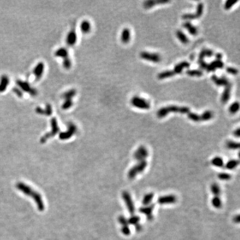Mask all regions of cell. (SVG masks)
<instances>
[{
    "instance_id": "cell-15",
    "label": "cell",
    "mask_w": 240,
    "mask_h": 240,
    "mask_svg": "<svg viewBox=\"0 0 240 240\" xmlns=\"http://www.w3.org/2000/svg\"><path fill=\"white\" fill-rule=\"evenodd\" d=\"M224 66V63L221 60H214L210 64H208L206 70L207 72H214L217 68H222Z\"/></svg>"
},
{
    "instance_id": "cell-20",
    "label": "cell",
    "mask_w": 240,
    "mask_h": 240,
    "mask_svg": "<svg viewBox=\"0 0 240 240\" xmlns=\"http://www.w3.org/2000/svg\"><path fill=\"white\" fill-rule=\"evenodd\" d=\"M190 66V64L189 63V62L187 61H183V62H181L177 64L174 67L173 71H174V73L175 74H180L182 73V70L184 68H188Z\"/></svg>"
},
{
    "instance_id": "cell-17",
    "label": "cell",
    "mask_w": 240,
    "mask_h": 240,
    "mask_svg": "<svg viewBox=\"0 0 240 240\" xmlns=\"http://www.w3.org/2000/svg\"><path fill=\"white\" fill-rule=\"evenodd\" d=\"M36 112L39 115H45L47 116H49L52 115V108L51 105L47 104L46 105L45 109L42 108L41 107H37L35 109Z\"/></svg>"
},
{
    "instance_id": "cell-5",
    "label": "cell",
    "mask_w": 240,
    "mask_h": 240,
    "mask_svg": "<svg viewBox=\"0 0 240 240\" xmlns=\"http://www.w3.org/2000/svg\"><path fill=\"white\" fill-rule=\"evenodd\" d=\"M131 104L134 107L142 110H148L150 105L147 101L138 96H134L131 100Z\"/></svg>"
},
{
    "instance_id": "cell-35",
    "label": "cell",
    "mask_w": 240,
    "mask_h": 240,
    "mask_svg": "<svg viewBox=\"0 0 240 240\" xmlns=\"http://www.w3.org/2000/svg\"><path fill=\"white\" fill-rule=\"evenodd\" d=\"M226 147L229 150H237L240 147V144L238 142L233 141H229L226 142Z\"/></svg>"
},
{
    "instance_id": "cell-25",
    "label": "cell",
    "mask_w": 240,
    "mask_h": 240,
    "mask_svg": "<svg viewBox=\"0 0 240 240\" xmlns=\"http://www.w3.org/2000/svg\"><path fill=\"white\" fill-rule=\"evenodd\" d=\"M77 91L74 89H70L63 93L62 98L65 100H72L74 96L76 95Z\"/></svg>"
},
{
    "instance_id": "cell-45",
    "label": "cell",
    "mask_w": 240,
    "mask_h": 240,
    "mask_svg": "<svg viewBox=\"0 0 240 240\" xmlns=\"http://www.w3.org/2000/svg\"><path fill=\"white\" fill-rule=\"evenodd\" d=\"M118 221L122 225V227L124 226H127L128 225V221L125 218V217H124L123 216H120L118 217Z\"/></svg>"
},
{
    "instance_id": "cell-7",
    "label": "cell",
    "mask_w": 240,
    "mask_h": 240,
    "mask_svg": "<svg viewBox=\"0 0 240 240\" xmlns=\"http://www.w3.org/2000/svg\"><path fill=\"white\" fill-rule=\"evenodd\" d=\"M148 156V151L147 148L144 146H141L133 154L134 159L138 162L146 160Z\"/></svg>"
},
{
    "instance_id": "cell-4",
    "label": "cell",
    "mask_w": 240,
    "mask_h": 240,
    "mask_svg": "<svg viewBox=\"0 0 240 240\" xmlns=\"http://www.w3.org/2000/svg\"><path fill=\"white\" fill-rule=\"evenodd\" d=\"M51 131L50 132H47L46 134H45L44 136L41 137L40 140L41 144H44L49 138H50L52 137L55 136L59 132V127L56 118L53 117L51 119Z\"/></svg>"
},
{
    "instance_id": "cell-32",
    "label": "cell",
    "mask_w": 240,
    "mask_h": 240,
    "mask_svg": "<svg viewBox=\"0 0 240 240\" xmlns=\"http://www.w3.org/2000/svg\"><path fill=\"white\" fill-rule=\"evenodd\" d=\"M211 191L214 196H220L221 194V188L220 186L216 183L212 184L211 186Z\"/></svg>"
},
{
    "instance_id": "cell-3",
    "label": "cell",
    "mask_w": 240,
    "mask_h": 240,
    "mask_svg": "<svg viewBox=\"0 0 240 240\" xmlns=\"http://www.w3.org/2000/svg\"><path fill=\"white\" fill-rule=\"evenodd\" d=\"M148 163L146 160L138 162L136 165L132 167L128 172V178L129 180H133L136 178L137 175L142 173L144 171L146 167L147 166Z\"/></svg>"
},
{
    "instance_id": "cell-12",
    "label": "cell",
    "mask_w": 240,
    "mask_h": 240,
    "mask_svg": "<svg viewBox=\"0 0 240 240\" xmlns=\"http://www.w3.org/2000/svg\"><path fill=\"white\" fill-rule=\"evenodd\" d=\"M77 41V35L74 29H71L66 38V42L68 46H74Z\"/></svg>"
},
{
    "instance_id": "cell-50",
    "label": "cell",
    "mask_w": 240,
    "mask_h": 240,
    "mask_svg": "<svg viewBox=\"0 0 240 240\" xmlns=\"http://www.w3.org/2000/svg\"><path fill=\"white\" fill-rule=\"evenodd\" d=\"M14 91H15V93L17 95V96H19V97H22V95H23V94H22V93H21V91L19 89H15Z\"/></svg>"
},
{
    "instance_id": "cell-18",
    "label": "cell",
    "mask_w": 240,
    "mask_h": 240,
    "mask_svg": "<svg viewBox=\"0 0 240 240\" xmlns=\"http://www.w3.org/2000/svg\"><path fill=\"white\" fill-rule=\"evenodd\" d=\"M225 87V89L224 90L223 92L222 93L221 96L222 102L223 104H225L226 102H227L229 100L232 85L230 83H229Z\"/></svg>"
},
{
    "instance_id": "cell-9",
    "label": "cell",
    "mask_w": 240,
    "mask_h": 240,
    "mask_svg": "<svg viewBox=\"0 0 240 240\" xmlns=\"http://www.w3.org/2000/svg\"><path fill=\"white\" fill-rule=\"evenodd\" d=\"M17 84L22 91L29 93L32 96H36L37 95V90L32 87L28 82L22 81L19 80L17 81Z\"/></svg>"
},
{
    "instance_id": "cell-39",
    "label": "cell",
    "mask_w": 240,
    "mask_h": 240,
    "mask_svg": "<svg viewBox=\"0 0 240 240\" xmlns=\"http://www.w3.org/2000/svg\"><path fill=\"white\" fill-rule=\"evenodd\" d=\"M73 104L74 102L72 100H65L62 105V108L64 110H68L73 106Z\"/></svg>"
},
{
    "instance_id": "cell-11",
    "label": "cell",
    "mask_w": 240,
    "mask_h": 240,
    "mask_svg": "<svg viewBox=\"0 0 240 240\" xmlns=\"http://www.w3.org/2000/svg\"><path fill=\"white\" fill-rule=\"evenodd\" d=\"M44 63L40 62L34 67L33 70V74L36 81H38L41 79L44 74Z\"/></svg>"
},
{
    "instance_id": "cell-13",
    "label": "cell",
    "mask_w": 240,
    "mask_h": 240,
    "mask_svg": "<svg viewBox=\"0 0 240 240\" xmlns=\"http://www.w3.org/2000/svg\"><path fill=\"white\" fill-rule=\"evenodd\" d=\"M176 201H177V197L174 195L161 196L157 199V202L162 205L174 204L176 203Z\"/></svg>"
},
{
    "instance_id": "cell-48",
    "label": "cell",
    "mask_w": 240,
    "mask_h": 240,
    "mask_svg": "<svg viewBox=\"0 0 240 240\" xmlns=\"http://www.w3.org/2000/svg\"><path fill=\"white\" fill-rule=\"evenodd\" d=\"M198 62H199V66L202 69H206V70L208 64L205 61H204V60H199Z\"/></svg>"
},
{
    "instance_id": "cell-43",
    "label": "cell",
    "mask_w": 240,
    "mask_h": 240,
    "mask_svg": "<svg viewBox=\"0 0 240 240\" xmlns=\"http://www.w3.org/2000/svg\"><path fill=\"white\" fill-rule=\"evenodd\" d=\"M128 223L132 225H135L136 223H138V222L140 221V217L134 215L133 214L132 216L130 217V218L127 220Z\"/></svg>"
},
{
    "instance_id": "cell-51",
    "label": "cell",
    "mask_w": 240,
    "mask_h": 240,
    "mask_svg": "<svg viewBox=\"0 0 240 240\" xmlns=\"http://www.w3.org/2000/svg\"><path fill=\"white\" fill-rule=\"evenodd\" d=\"M222 54L221 53H217L216 55V59H217V60H221L222 58Z\"/></svg>"
},
{
    "instance_id": "cell-52",
    "label": "cell",
    "mask_w": 240,
    "mask_h": 240,
    "mask_svg": "<svg viewBox=\"0 0 240 240\" xmlns=\"http://www.w3.org/2000/svg\"><path fill=\"white\" fill-rule=\"evenodd\" d=\"M234 221L236 222H237V223L239 222V221H240V216H239L238 214L235 217V218H234Z\"/></svg>"
},
{
    "instance_id": "cell-6",
    "label": "cell",
    "mask_w": 240,
    "mask_h": 240,
    "mask_svg": "<svg viewBox=\"0 0 240 240\" xmlns=\"http://www.w3.org/2000/svg\"><path fill=\"white\" fill-rule=\"evenodd\" d=\"M122 199L124 202H125L126 206L127 208V210L131 214H134L135 211V207L133 203L132 197L129 192L127 191H123L122 194Z\"/></svg>"
},
{
    "instance_id": "cell-46",
    "label": "cell",
    "mask_w": 240,
    "mask_h": 240,
    "mask_svg": "<svg viewBox=\"0 0 240 240\" xmlns=\"http://www.w3.org/2000/svg\"><path fill=\"white\" fill-rule=\"evenodd\" d=\"M226 71L229 74H233V75H236L237 74H238V71L237 68L232 67H228L226 68Z\"/></svg>"
},
{
    "instance_id": "cell-42",
    "label": "cell",
    "mask_w": 240,
    "mask_h": 240,
    "mask_svg": "<svg viewBox=\"0 0 240 240\" xmlns=\"http://www.w3.org/2000/svg\"><path fill=\"white\" fill-rule=\"evenodd\" d=\"M238 0H228L227 1L225 4V9L226 10H229L237 2Z\"/></svg>"
},
{
    "instance_id": "cell-31",
    "label": "cell",
    "mask_w": 240,
    "mask_h": 240,
    "mask_svg": "<svg viewBox=\"0 0 240 240\" xmlns=\"http://www.w3.org/2000/svg\"><path fill=\"white\" fill-rule=\"evenodd\" d=\"M211 203L213 207L217 209L221 208L222 206L221 199L220 196H214L211 200Z\"/></svg>"
},
{
    "instance_id": "cell-23",
    "label": "cell",
    "mask_w": 240,
    "mask_h": 240,
    "mask_svg": "<svg viewBox=\"0 0 240 240\" xmlns=\"http://www.w3.org/2000/svg\"><path fill=\"white\" fill-rule=\"evenodd\" d=\"M55 56L57 57H60L63 59L69 57L68 51L67 49L65 47H61L57 49L55 52Z\"/></svg>"
},
{
    "instance_id": "cell-36",
    "label": "cell",
    "mask_w": 240,
    "mask_h": 240,
    "mask_svg": "<svg viewBox=\"0 0 240 240\" xmlns=\"http://www.w3.org/2000/svg\"><path fill=\"white\" fill-rule=\"evenodd\" d=\"M188 118L192 121L195 122H199L201 121V115H198L193 112H189L187 115Z\"/></svg>"
},
{
    "instance_id": "cell-38",
    "label": "cell",
    "mask_w": 240,
    "mask_h": 240,
    "mask_svg": "<svg viewBox=\"0 0 240 240\" xmlns=\"http://www.w3.org/2000/svg\"><path fill=\"white\" fill-rule=\"evenodd\" d=\"M203 4L202 2H199L197 6L196 12L195 13L196 18L199 19L200 17L203 14Z\"/></svg>"
},
{
    "instance_id": "cell-29",
    "label": "cell",
    "mask_w": 240,
    "mask_h": 240,
    "mask_svg": "<svg viewBox=\"0 0 240 240\" xmlns=\"http://www.w3.org/2000/svg\"><path fill=\"white\" fill-rule=\"evenodd\" d=\"M175 75V74L173 70L165 71L159 73L157 76V77L159 80H163L167 78L171 77Z\"/></svg>"
},
{
    "instance_id": "cell-21",
    "label": "cell",
    "mask_w": 240,
    "mask_h": 240,
    "mask_svg": "<svg viewBox=\"0 0 240 240\" xmlns=\"http://www.w3.org/2000/svg\"><path fill=\"white\" fill-rule=\"evenodd\" d=\"M183 27L185 28V29L187 30L188 32L193 36H196L197 35V33H198L197 29L196 28V27L193 26L191 22H190L189 21L185 22V23H183Z\"/></svg>"
},
{
    "instance_id": "cell-28",
    "label": "cell",
    "mask_w": 240,
    "mask_h": 240,
    "mask_svg": "<svg viewBox=\"0 0 240 240\" xmlns=\"http://www.w3.org/2000/svg\"><path fill=\"white\" fill-rule=\"evenodd\" d=\"M211 164L213 166L219 168L223 167L225 165L223 159L220 157H215L214 159H212Z\"/></svg>"
},
{
    "instance_id": "cell-40",
    "label": "cell",
    "mask_w": 240,
    "mask_h": 240,
    "mask_svg": "<svg viewBox=\"0 0 240 240\" xmlns=\"http://www.w3.org/2000/svg\"><path fill=\"white\" fill-rule=\"evenodd\" d=\"M218 178L222 181H228L231 178V175L228 173L221 172L218 174Z\"/></svg>"
},
{
    "instance_id": "cell-8",
    "label": "cell",
    "mask_w": 240,
    "mask_h": 240,
    "mask_svg": "<svg viewBox=\"0 0 240 240\" xmlns=\"http://www.w3.org/2000/svg\"><path fill=\"white\" fill-rule=\"evenodd\" d=\"M77 131V127L73 123H69L67 126V130L65 132L60 133L59 138L60 140H66L69 139Z\"/></svg>"
},
{
    "instance_id": "cell-1",
    "label": "cell",
    "mask_w": 240,
    "mask_h": 240,
    "mask_svg": "<svg viewBox=\"0 0 240 240\" xmlns=\"http://www.w3.org/2000/svg\"><path fill=\"white\" fill-rule=\"evenodd\" d=\"M16 187L25 195L33 199L37 205V208L38 210L40 211H43L44 210L45 207L44 202L43 201L41 195L39 193L35 191L29 185H26L21 182H17L16 185Z\"/></svg>"
},
{
    "instance_id": "cell-16",
    "label": "cell",
    "mask_w": 240,
    "mask_h": 240,
    "mask_svg": "<svg viewBox=\"0 0 240 240\" xmlns=\"http://www.w3.org/2000/svg\"><path fill=\"white\" fill-rule=\"evenodd\" d=\"M170 1L169 0H148L144 2V7L146 9H149L153 8L156 5L167 4Z\"/></svg>"
},
{
    "instance_id": "cell-14",
    "label": "cell",
    "mask_w": 240,
    "mask_h": 240,
    "mask_svg": "<svg viewBox=\"0 0 240 240\" xmlns=\"http://www.w3.org/2000/svg\"><path fill=\"white\" fill-rule=\"evenodd\" d=\"M155 205L154 203H151L147 206H144V207H140L139 211L141 214H145L148 220H151L153 218V211L155 208Z\"/></svg>"
},
{
    "instance_id": "cell-44",
    "label": "cell",
    "mask_w": 240,
    "mask_h": 240,
    "mask_svg": "<svg viewBox=\"0 0 240 240\" xmlns=\"http://www.w3.org/2000/svg\"><path fill=\"white\" fill-rule=\"evenodd\" d=\"M182 17L185 20H193L197 19L195 14H185L182 15Z\"/></svg>"
},
{
    "instance_id": "cell-27",
    "label": "cell",
    "mask_w": 240,
    "mask_h": 240,
    "mask_svg": "<svg viewBox=\"0 0 240 240\" xmlns=\"http://www.w3.org/2000/svg\"><path fill=\"white\" fill-rule=\"evenodd\" d=\"M154 197V193L150 192L146 194L142 199V203L144 206H147L151 204L152 201Z\"/></svg>"
},
{
    "instance_id": "cell-24",
    "label": "cell",
    "mask_w": 240,
    "mask_h": 240,
    "mask_svg": "<svg viewBox=\"0 0 240 240\" xmlns=\"http://www.w3.org/2000/svg\"><path fill=\"white\" fill-rule=\"evenodd\" d=\"M80 29L82 33L85 34L89 33L91 30V23L87 20H84L81 23Z\"/></svg>"
},
{
    "instance_id": "cell-41",
    "label": "cell",
    "mask_w": 240,
    "mask_h": 240,
    "mask_svg": "<svg viewBox=\"0 0 240 240\" xmlns=\"http://www.w3.org/2000/svg\"><path fill=\"white\" fill-rule=\"evenodd\" d=\"M63 67L67 70L70 69L72 66V61L70 59V57H67L65 59H63L62 62Z\"/></svg>"
},
{
    "instance_id": "cell-37",
    "label": "cell",
    "mask_w": 240,
    "mask_h": 240,
    "mask_svg": "<svg viewBox=\"0 0 240 240\" xmlns=\"http://www.w3.org/2000/svg\"><path fill=\"white\" fill-rule=\"evenodd\" d=\"M240 104L238 102H235L229 107V112L231 114H235L239 110Z\"/></svg>"
},
{
    "instance_id": "cell-26",
    "label": "cell",
    "mask_w": 240,
    "mask_h": 240,
    "mask_svg": "<svg viewBox=\"0 0 240 240\" xmlns=\"http://www.w3.org/2000/svg\"><path fill=\"white\" fill-rule=\"evenodd\" d=\"M176 36L178 37V39L180 40L181 43H182L184 44H188V42H189L188 37H187V36L181 30H178L176 31Z\"/></svg>"
},
{
    "instance_id": "cell-2",
    "label": "cell",
    "mask_w": 240,
    "mask_h": 240,
    "mask_svg": "<svg viewBox=\"0 0 240 240\" xmlns=\"http://www.w3.org/2000/svg\"><path fill=\"white\" fill-rule=\"evenodd\" d=\"M190 111L188 107H180L175 105H171L166 107L161 108L157 112V116L159 118L165 117L170 113H179L181 114H188Z\"/></svg>"
},
{
    "instance_id": "cell-10",
    "label": "cell",
    "mask_w": 240,
    "mask_h": 240,
    "mask_svg": "<svg viewBox=\"0 0 240 240\" xmlns=\"http://www.w3.org/2000/svg\"><path fill=\"white\" fill-rule=\"evenodd\" d=\"M140 57L141 59L154 63H159L161 61V56L156 53L144 51L141 52Z\"/></svg>"
},
{
    "instance_id": "cell-22",
    "label": "cell",
    "mask_w": 240,
    "mask_h": 240,
    "mask_svg": "<svg viewBox=\"0 0 240 240\" xmlns=\"http://www.w3.org/2000/svg\"><path fill=\"white\" fill-rule=\"evenodd\" d=\"M131 39V32L129 29L125 28L122 30L121 36V40L122 43L126 44H128Z\"/></svg>"
},
{
    "instance_id": "cell-30",
    "label": "cell",
    "mask_w": 240,
    "mask_h": 240,
    "mask_svg": "<svg viewBox=\"0 0 240 240\" xmlns=\"http://www.w3.org/2000/svg\"><path fill=\"white\" fill-rule=\"evenodd\" d=\"M239 165V161L237 159L229 160L225 165V168L229 170H232L236 168Z\"/></svg>"
},
{
    "instance_id": "cell-19",
    "label": "cell",
    "mask_w": 240,
    "mask_h": 240,
    "mask_svg": "<svg viewBox=\"0 0 240 240\" xmlns=\"http://www.w3.org/2000/svg\"><path fill=\"white\" fill-rule=\"evenodd\" d=\"M212 80L214 84L218 86H226L229 84L227 79L225 77H218L216 75L214 74L212 76Z\"/></svg>"
},
{
    "instance_id": "cell-33",
    "label": "cell",
    "mask_w": 240,
    "mask_h": 240,
    "mask_svg": "<svg viewBox=\"0 0 240 240\" xmlns=\"http://www.w3.org/2000/svg\"><path fill=\"white\" fill-rule=\"evenodd\" d=\"M214 114L212 111H206L201 115V121H207L213 118Z\"/></svg>"
},
{
    "instance_id": "cell-47",
    "label": "cell",
    "mask_w": 240,
    "mask_h": 240,
    "mask_svg": "<svg viewBox=\"0 0 240 240\" xmlns=\"http://www.w3.org/2000/svg\"><path fill=\"white\" fill-rule=\"evenodd\" d=\"M203 50H204L205 57H212L214 55V52L212 51V50H210V49H203Z\"/></svg>"
},
{
    "instance_id": "cell-49",
    "label": "cell",
    "mask_w": 240,
    "mask_h": 240,
    "mask_svg": "<svg viewBox=\"0 0 240 240\" xmlns=\"http://www.w3.org/2000/svg\"><path fill=\"white\" fill-rule=\"evenodd\" d=\"M233 135L235 136V137H236L237 138H238V137H240V128H238V129H237L235 131H234V132H233Z\"/></svg>"
},
{
    "instance_id": "cell-34",
    "label": "cell",
    "mask_w": 240,
    "mask_h": 240,
    "mask_svg": "<svg viewBox=\"0 0 240 240\" xmlns=\"http://www.w3.org/2000/svg\"><path fill=\"white\" fill-rule=\"evenodd\" d=\"M186 74L191 77H201L203 75V72L199 70H188L186 71Z\"/></svg>"
}]
</instances>
